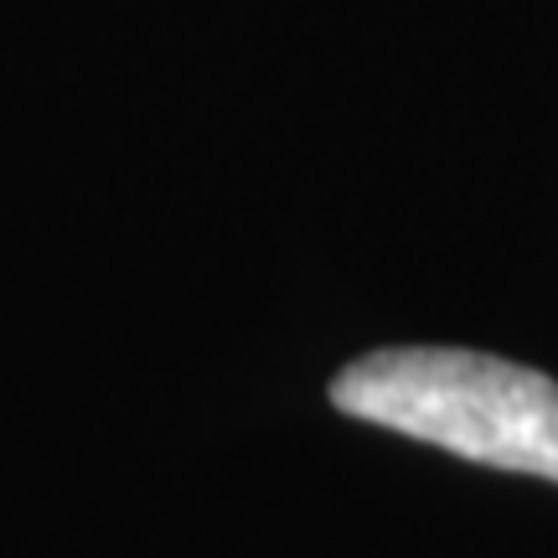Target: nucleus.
<instances>
[{
  "mask_svg": "<svg viewBox=\"0 0 558 558\" xmlns=\"http://www.w3.org/2000/svg\"><path fill=\"white\" fill-rule=\"evenodd\" d=\"M341 414L476 465L558 481V383L460 347L367 352L331 383Z\"/></svg>",
  "mask_w": 558,
  "mask_h": 558,
  "instance_id": "obj_1",
  "label": "nucleus"
}]
</instances>
